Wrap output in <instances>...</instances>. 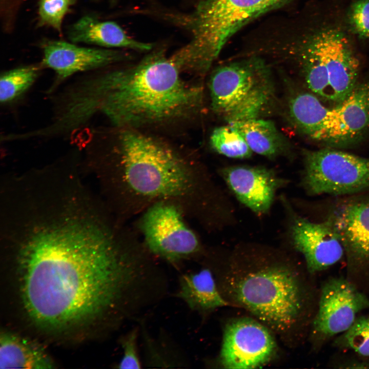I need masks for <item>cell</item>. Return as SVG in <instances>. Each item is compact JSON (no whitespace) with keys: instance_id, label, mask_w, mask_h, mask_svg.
<instances>
[{"instance_id":"1","label":"cell","mask_w":369,"mask_h":369,"mask_svg":"<svg viewBox=\"0 0 369 369\" xmlns=\"http://www.w3.org/2000/svg\"><path fill=\"white\" fill-rule=\"evenodd\" d=\"M147 254L132 245L118 247L90 227L40 232L19 258L26 311L53 329L109 313L123 322L139 320L157 302L163 280Z\"/></svg>"},{"instance_id":"2","label":"cell","mask_w":369,"mask_h":369,"mask_svg":"<svg viewBox=\"0 0 369 369\" xmlns=\"http://www.w3.org/2000/svg\"><path fill=\"white\" fill-rule=\"evenodd\" d=\"M171 57L152 53L135 65L85 80L66 96L65 111L79 127L101 113L120 128L173 123L201 111L203 90Z\"/></svg>"},{"instance_id":"3","label":"cell","mask_w":369,"mask_h":369,"mask_svg":"<svg viewBox=\"0 0 369 369\" xmlns=\"http://www.w3.org/2000/svg\"><path fill=\"white\" fill-rule=\"evenodd\" d=\"M269 258L233 260L217 284L230 304L245 309L270 330L288 337L303 324L309 295L294 266Z\"/></svg>"},{"instance_id":"4","label":"cell","mask_w":369,"mask_h":369,"mask_svg":"<svg viewBox=\"0 0 369 369\" xmlns=\"http://www.w3.org/2000/svg\"><path fill=\"white\" fill-rule=\"evenodd\" d=\"M120 129L119 175L127 200L148 207L169 201L193 211L201 201V183L190 162L159 139L136 129Z\"/></svg>"},{"instance_id":"5","label":"cell","mask_w":369,"mask_h":369,"mask_svg":"<svg viewBox=\"0 0 369 369\" xmlns=\"http://www.w3.org/2000/svg\"><path fill=\"white\" fill-rule=\"evenodd\" d=\"M286 40L281 44L297 57L306 86L318 97L338 104L356 86L359 61L340 28L318 27Z\"/></svg>"},{"instance_id":"6","label":"cell","mask_w":369,"mask_h":369,"mask_svg":"<svg viewBox=\"0 0 369 369\" xmlns=\"http://www.w3.org/2000/svg\"><path fill=\"white\" fill-rule=\"evenodd\" d=\"M293 0H203L186 25L192 38L182 50L196 65L210 68L230 38L256 17Z\"/></svg>"},{"instance_id":"7","label":"cell","mask_w":369,"mask_h":369,"mask_svg":"<svg viewBox=\"0 0 369 369\" xmlns=\"http://www.w3.org/2000/svg\"><path fill=\"white\" fill-rule=\"evenodd\" d=\"M301 184L311 196H343L369 191V158L342 151H306Z\"/></svg>"},{"instance_id":"8","label":"cell","mask_w":369,"mask_h":369,"mask_svg":"<svg viewBox=\"0 0 369 369\" xmlns=\"http://www.w3.org/2000/svg\"><path fill=\"white\" fill-rule=\"evenodd\" d=\"M330 197L319 205L320 220L329 221L338 234L349 270L369 274V191Z\"/></svg>"},{"instance_id":"9","label":"cell","mask_w":369,"mask_h":369,"mask_svg":"<svg viewBox=\"0 0 369 369\" xmlns=\"http://www.w3.org/2000/svg\"><path fill=\"white\" fill-rule=\"evenodd\" d=\"M182 210L174 203L160 201L148 207L140 229L148 251L173 264L199 252L198 239L184 221Z\"/></svg>"},{"instance_id":"10","label":"cell","mask_w":369,"mask_h":369,"mask_svg":"<svg viewBox=\"0 0 369 369\" xmlns=\"http://www.w3.org/2000/svg\"><path fill=\"white\" fill-rule=\"evenodd\" d=\"M369 309V299L351 281L332 277L323 284L313 319L311 338L318 347L348 330L358 314Z\"/></svg>"},{"instance_id":"11","label":"cell","mask_w":369,"mask_h":369,"mask_svg":"<svg viewBox=\"0 0 369 369\" xmlns=\"http://www.w3.org/2000/svg\"><path fill=\"white\" fill-rule=\"evenodd\" d=\"M277 345L270 330L257 319L248 317L231 320L225 326L219 362L226 368L260 367L274 357Z\"/></svg>"},{"instance_id":"12","label":"cell","mask_w":369,"mask_h":369,"mask_svg":"<svg viewBox=\"0 0 369 369\" xmlns=\"http://www.w3.org/2000/svg\"><path fill=\"white\" fill-rule=\"evenodd\" d=\"M270 73L266 63L255 56L218 67L209 80L212 110L224 117Z\"/></svg>"},{"instance_id":"13","label":"cell","mask_w":369,"mask_h":369,"mask_svg":"<svg viewBox=\"0 0 369 369\" xmlns=\"http://www.w3.org/2000/svg\"><path fill=\"white\" fill-rule=\"evenodd\" d=\"M291 237L293 246L303 255L311 273L329 268L345 256L338 234L327 220L312 221L296 216L292 223Z\"/></svg>"},{"instance_id":"14","label":"cell","mask_w":369,"mask_h":369,"mask_svg":"<svg viewBox=\"0 0 369 369\" xmlns=\"http://www.w3.org/2000/svg\"><path fill=\"white\" fill-rule=\"evenodd\" d=\"M369 127V79L356 85L342 102L328 108L313 139L341 145L356 139Z\"/></svg>"},{"instance_id":"15","label":"cell","mask_w":369,"mask_h":369,"mask_svg":"<svg viewBox=\"0 0 369 369\" xmlns=\"http://www.w3.org/2000/svg\"><path fill=\"white\" fill-rule=\"evenodd\" d=\"M43 52L42 64L55 72L56 84L75 73L105 67L129 58L127 54L120 51L80 47L59 40L45 43Z\"/></svg>"},{"instance_id":"16","label":"cell","mask_w":369,"mask_h":369,"mask_svg":"<svg viewBox=\"0 0 369 369\" xmlns=\"http://www.w3.org/2000/svg\"><path fill=\"white\" fill-rule=\"evenodd\" d=\"M221 175L237 199L255 213H266L276 191L285 180L270 169L236 166L221 170Z\"/></svg>"},{"instance_id":"17","label":"cell","mask_w":369,"mask_h":369,"mask_svg":"<svg viewBox=\"0 0 369 369\" xmlns=\"http://www.w3.org/2000/svg\"><path fill=\"white\" fill-rule=\"evenodd\" d=\"M69 39L74 43L96 45L105 48H124L147 51L153 45L136 40L128 36L117 24L100 21L91 16H85L71 26Z\"/></svg>"},{"instance_id":"18","label":"cell","mask_w":369,"mask_h":369,"mask_svg":"<svg viewBox=\"0 0 369 369\" xmlns=\"http://www.w3.org/2000/svg\"><path fill=\"white\" fill-rule=\"evenodd\" d=\"M175 296L201 315L230 305L220 292L213 273L207 268L180 275Z\"/></svg>"},{"instance_id":"19","label":"cell","mask_w":369,"mask_h":369,"mask_svg":"<svg viewBox=\"0 0 369 369\" xmlns=\"http://www.w3.org/2000/svg\"><path fill=\"white\" fill-rule=\"evenodd\" d=\"M53 363L36 344L11 333H5L0 339L1 368H53Z\"/></svg>"},{"instance_id":"20","label":"cell","mask_w":369,"mask_h":369,"mask_svg":"<svg viewBox=\"0 0 369 369\" xmlns=\"http://www.w3.org/2000/svg\"><path fill=\"white\" fill-rule=\"evenodd\" d=\"M229 124L241 134L253 152L271 158L283 151V138L270 120L258 118Z\"/></svg>"},{"instance_id":"21","label":"cell","mask_w":369,"mask_h":369,"mask_svg":"<svg viewBox=\"0 0 369 369\" xmlns=\"http://www.w3.org/2000/svg\"><path fill=\"white\" fill-rule=\"evenodd\" d=\"M327 108L316 95L305 92L292 95L288 102L292 122L299 131L312 139L324 121Z\"/></svg>"},{"instance_id":"22","label":"cell","mask_w":369,"mask_h":369,"mask_svg":"<svg viewBox=\"0 0 369 369\" xmlns=\"http://www.w3.org/2000/svg\"><path fill=\"white\" fill-rule=\"evenodd\" d=\"M274 90L270 73L263 77L245 98L224 118L228 124L259 118L271 104Z\"/></svg>"},{"instance_id":"23","label":"cell","mask_w":369,"mask_h":369,"mask_svg":"<svg viewBox=\"0 0 369 369\" xmlns=\"http://www.w3.org/2000/svg\"><path fill=\"white\" fill-rule=\"evenodd\" d=\"M38 66H26L13 69L1 75L0 100L6 104L26 92L34 83L39 73Z\"/></svg>"},{"instance_id":"24","label":"cell","mask_w":369,"mask_h":369,"mask_svg":"<svg viewBox=\"0 0 369 369\" xmlns=\"http://www.w3.org/2000/svg\"><path fill=\"white\" fill-rule=\"evenodd\" d=\"M210 144L216 152L230 158H248L253 153L241 134L229 124L213 130Z\"/></svg>"},{"instance_id":"25","label":"cell","mask_w":369,"mask_h":369,"mask_svg":"<svg viewBox=\"0 0 369 369\" xmlns=\"http://www.w3.org/2000/svg\"><path fill=\"white\" fill-rule=\"evenodd\" d=\"M333 345L369 358V315L358 317L348 330L335 339Z\"/></svg>"},{"instance_id":"26","label":"cell","mask_w":369,"mask_h":369,"mask_svg":"<svg viewBox=\"0 0 369 369\" xmlns=\"http://www.w3.org/2000/svg\"><path fill=\"white\" fill-rule=\"evenodd\" d=\"M76 0H40L38 7L40 25L51 27L61 32L63 21Z\"/></svg>"},{"instance_id":"27","label":"cell","mask_w":369,"mask_h":369,"mask_svg":"<svg viewBox=\"0 0 369 369\" xmlns=\"http://www.w3.org/2000/svg\"><path fill=\"white\" fill-rule=\"evenodd\" d=\"M139 335V328L136 326L122 337L120 343L123 350V355L118 364V368H141V361L138 347Z\"/></svg>"},{"instance_id":"28","label":"cell","mask_w":369,"mask_h":369,"mask_svg":"<svg viewBox=\"0 0 369 369\" xmlns=\"http://www.w3.org/2000/svg\"><path fill=\"white\" fill-rule=\"evenodd\" d=\"M348 23L359 36L369 37V0H358L348 11Z\"/></svg>"},{"instance_id":"29","label":"cell","mask_w":369,"mask_h":369,"mask_svg":"<svg viewBox=\"0 0 369 369\" xmlns=\"http://www.w3.org/2000/svg\"><path fill=\"white\" fill-rule=\"evenodd\" d=\"M334 365L339 368H368L369 358L355 353L354 356H342Z\"/></svg>"}]
</instances>
